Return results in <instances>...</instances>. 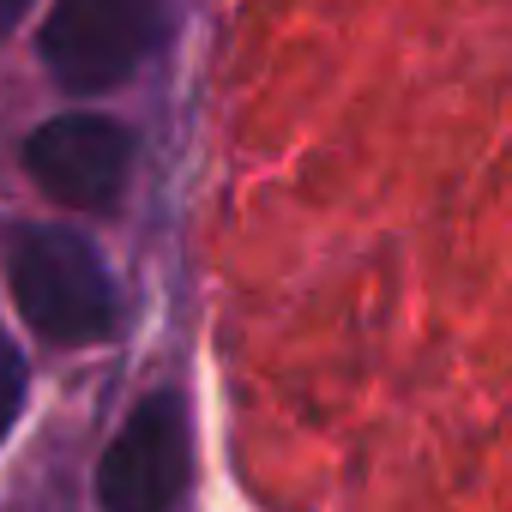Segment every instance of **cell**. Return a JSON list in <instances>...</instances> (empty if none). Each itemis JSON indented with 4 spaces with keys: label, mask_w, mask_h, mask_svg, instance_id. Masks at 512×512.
<instances>
[{
    "label": "cell",
    "mask_w": 512,
    "mask_h": 512,
    "mask_svg": "<svg viewBox=\"0 0 512 512\" xmlns=\"http://www.w3.org/2000/svg\"><path fill=\"white\" fill-rule=\"evenodd\" d=\"M19 410H25V356H19L7 338H0V440L13 434Z\"/></svg>",
    "instance_id": "5"
},
{
    "label": "cell",
    "mask_w": 512,
    "mask_h": 512,
    "mask_svg": "<svg viewBox=\"0 0 512 512\" xmlns=\"http://www.w3.org/2000/svg\"><path fill=\"white\" fill-rule=\"evenodd\" d=\"M193 470L187 440V404L163 386L133 404V416L115 428L97 464V500L103 512H175Z\"/></svg>",
    "instance_id": "3"
},
{
    "label": "cell",
    "mask_w": 512,
    "mask_h": 512,
    "mask_svg": "<svg viewBox=\"0 0 512 512\" xmlns=\"http://www.w3.org/2000/svg\"><path fill=\"white\" fill-rule=\"evenodd\" d=\"M25 13H31V0H0V37H13Z\"/></svg>",
    "instance_id": "6"
},
{
    "label": "cell",
    "mask_w": 512,
    "mask_h": 512,
    "mask_svg": "<svg viewBox=\"0 0 512 512\" xmlns=\"http://www.w3.org/2000/svg\"><path fill=\"white\" fill-rule=\"evenodd\" d=\"M157 37V0H55L37 49L67 91H115L157 49Z\"/></svg>",
    "instance_id": "2"
},
{
    "label": "cell",
    "mask_w": 512,
    "mask_h": 512,
    "mask_svg": "<svg viewBox=\"0 0 512 512\" xmlns=\"http://www.w3.org/2000/svg\"><path fill=\"white\" fill-rule=\"evenodd\" d=\"M7 290L49 344H97L115 332V284L103 253L67 223H25L7 241Z\"/></svg>",
    "instance_id": "1"
},
{
    "label": "cell",
    "mask_w": 512,
    "mask_h": 512,
    "mask_svg": "<svg viewBox=\"0 0 512 512\" xmlns=\"http://www.w3.org/2000/svg\"><path fill=\"white\" fill-rule=\"evenodd\" d=\"M25 169L55 205L109 211L127 187V169H133V133L109 115H91V109L49 115L25 139Z\"/></svg>",
    "instance_id": "4"
}]
</instances>
